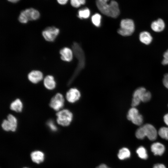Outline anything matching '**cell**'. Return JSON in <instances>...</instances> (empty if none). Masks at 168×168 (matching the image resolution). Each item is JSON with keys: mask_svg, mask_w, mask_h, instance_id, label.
<instances>
[{"mask_svg": "<svg viewBox=\"0 0 168 168\" xmlns=\"http://www.w3.org/2000/svg\"><path fill=\"white\" fill-rule=\"evenodd\" d=\"M109 0H96L97 7L103 14L113 18L117 17L120 13L118 3L112 0L108 3Z\"/></svg>", "mask_w": 168, "mask_h": 168, "instance_id": "1", "label": "cell"}, {"mask_svg": "<svg viewBox=\"0 0 168 168\" xmlns=\"http://www.w3.org/2000/svg\"><path fill=\"white\" fill-rule=\"evenodd\" d=\"M73 53L78 60V63L77 68L72 77V81L77 76L81 70L84 68L85 64V54L82 49L77 43L74 42L72 46Z\"/></svg>", "mask_w": 168, "mask_h": 168, "instance_id": "2", "label": "cell"}, {"mask_svg": "<svg viewBox=\"0 0 168 168\" xmlns=\"http://www.w3.org/2000/svg\"><path fill=\"white\" fill-rule=\"evenodd\" d=\"M39 12L33 8L26 9L20 13L18 20L22 24H26L29 21H35L38 19L40 17Z\"/></svg>", "mask_w": 168, "mask_h": 168, "instance_id": "3", "label": "cell"}, {"mask_svg": "<svg viewBox=\"0 0 168 168\" xmlns=\"http://www.w3.org/2000/svg\"><path fill=\"white\" fill-rule=\"evenodd\" d=\"M135 30V25L133 20L129 19L122 20L120 23V28L118 33L123 36H128L132 34Z\"/></svg>", "mask_w": 168, "mask_h": 168, "instance_id": "4", "label": "cell"}, {"mask_svg": "<svg viewBox=\"0 0 168 168\" xmlns=\"http://www.w3.org/2000/svg\"><path fill=\"white\" fill-rule=\"evenodd\" d=\"M58 123L63 126H68L72 122L73 118L72 113L69 110L63 109L56 113Z\"/></svg>", "mask_w": 168, "mask_h": 168, "instance_id": "5", "label": "cell"}, {"mask_svg": "<svg viewBox=\"0 0 168 168\" xmlns=\"http://www.w3.org/2000/svg\"><path fill=\"white\" fill-rule=\"evenodd\" d=\"M59 30L54 26H49L42 31V34L44 39L50 42L54 41L59 33Z\"/></svg>", "mask_w": 168, "mask_h": 168, "instance_id": "6", "label": "cell"}, {"mask_svg": "<svg viewBox=\"0 0 168 168\" xmlns=\"http://www.w3.org/2000/svg\"><path fill=\"white\" fill-rule=\"evenodd\" d=\"M64 100L63 96L58 93L51 99L49 105L54 110L58 111L64 106Z\"/></svg>", "mask_w": 168, "mask_h": 168, "instance_id": "7", "label": "cell"}, {"mask_svg": "<svg viewBox=\"0 0 168 168\" xmlns=\"http://www.w3.org/2000/svg\"><path fill=\"white\" fill-rule=\"evenodd\" d=\"M146 137L151 141H154L157 138L158 133L155 127L152 125L147 124L142 126Z\"/></svg>", "mask_w": 168, "mask_h": 168, "instance_id": "8", "label": "cell"}, {"mask_svg": "<svg viewBox=\"0 0 168 168\" xmlns=\"http://www.w3.org/2000/svg\"><path fill=\"white\" fill-rule=\"evenodd\" d=\"M81 96L79 91L77 88H73L70 89L66 94V98L70 103H74L78 100Z\"/></svg>", "mask_w": 168, "mask_h": 168, "instance_id": "9", "label": "cell"}, {"mask_svg": "<svg viewBox=\"0 0 168 168\" xmlns=\"http://www.w3.org/2000/svg\"><path fill=\"white\" fill-rule=\"evenodd\" d=\"M73 52V51L68 48H62L59 51L61 59L64 61L70 62L72 59Z\"/></svg>", "mask_w": 168, "mask_h": 168, "instance_id": "10", "label": "cell"}, {"mask_svg": "<svg viewBox=\"0 0 168 168\" xmlns=\"http://www.w3.org/2000/svg\"><path fill=\"white\" fill-rule=\"evenodd\" d=\"M29 80L33 83H37L41 81L43 78L42 73L39 70H33L28 75Z\"/></svg>", "mask_w": 168, "mask_h": 168, "instance_id": "11", "label": "cell"}, {"mask_svg": "<svg viewBox=\"0 0 168 168\" xmlns=\"http://www.w3.org/2000/svg\"><path fill=\"white\" fill-rule=\"evenodd\" d=\"M151 150L155 155L161 156L163 154L165 151L164 146L159 142H154L151 147Z\"/></svg>", "mask_w": 168, "mask_h": 168, "instance_id": "12", "label": "cell"}, {"mask_svg": "<svg viewBox=\"0 0 168 168\" xmlns=\"http://www.w3.org/2000/svg\"><path fill=\"white\" fill-rule=\"evenodd\" d=\"M152 29L156 32H160L163 31L165 27V23L163 20L159 18L153 21L151 24Z\"/></svg>", "mask_w": 168, "mask_h": 168, "instance_id": "13", "label": "cell"}, {"mask_svg": "<svg viewBox=\"0 0 168 168\" xmlns=\"http://www.w3.org/2000/svg\"><path fill=\"white\" fill-rule=\"evenodd\" d=\"M44 84L48 89L52 90L55 88L56 82L54 77L51 75L47 76L44 79Z\"/></svg>", "mask_w": 168, "mask_h": 168, "instance_id": "14", "label": "cell"}, {"mask_svg": "<svg viewBox=\"0 0 168 168\" xmlns=\"http://www.w3.org/2000/svg\"><path fill=\"white\" fill-rule=\"evenodd\" d=\"M139 39L141 42L146 45L150 44L152 40L150 34L146 31H143L140 33Z\"/></svg>", "mask_w": 168, "mask_h": 168, "instance_id": "15", "label": "cell"}, {"mask_svg": "<svg viewBox=\"0 0 168 168\" xmlns=\"http://www.w3.org/2000/svg\"><path fill=\"white\" fill-rule=\"evenodd\" d=\"M30 155L32 161L34 162L39 164L44 161V155L41 151H34L31 153Z\"/></svg>", "mask_w": 168, "mask_h": 168, "instance_id": "16", "label": "cell"}, {"mask_svg": "<svg viewBox=\"0 0 168 168\" xmlns=\"http://www.w3.org/2000/svg\"><path fill=\"white\" fill-rule=\"evenodd\" d=\"M22 107V104L21 100L18 99L13 101L10 105L11 109L17 112H21Z\"/></svg>", "mask_w": 168, "mask_h": 168, "instance_id": "17", "label": "cell"}, {"mask_svg": "<svg viewBox=\"0 0 168 168\" xmlns=\"http://www.w3.org/2000/svg\"><path fill=\"white\" fill-rule=\"evenodd\" d=\"M130 155L129 150L128 148L123 147L119 151L118 157L120 160H123L129 158Z\"/></svg>", "mask_w": 168, "mask_h": 168, "instance_id": "18", "label": "cell"}, {"mask_svg": "<svg viewBox=\"0 0 168 168\" xmlns=\"http://www.w3.org/2000/svg\"><path fill=\"white\" fill-rule=\"evenodd\" d=\"M139 114L138 110L135 107H132L128 110L127 114V119L132 121Z\"/></svg>", "mask_w": 168, "mask_h": 168, "instance_id": "19", "label": "cell"}, {"mask_svg": "<svg viewBox=\"0 0 168 168\" xmlns=\"http://www.w3.org/2000/svg\"><path fill=\"white\" fill-rule=\"evenodd\" d=\"M90 14V10L87 7L80 9L78 12L77 16L80 19H87L88 18Z\"/></svg>", "mask_w": 168, "mask_h": 168, "instance_id": "20", "label": "cell"}, {"mask_svg": "<svg viewBox=\"0 0 168 168\" xmlns=\"http://www.w3.org/2000/svg\"><path fill=\"white\" fill-rule=\"evenodd\" d=\"M136 153L138 156L143 159H146L148 157L147 151L145 148L141 146L138 147L136 150Z\"/></svg>", "mask_w": 168, "mask_h": 168, "instance_id": "21", "label": "cell"}, {"mask_svg": "<svg viewBox=\"0 0 168 168\" xmlns=\"http://www.w3.org/2000/svg\"><path fill=\"white\" fill-rule=\"evenodd\" d=\"M7 120L9 122L12 127V131H15L17 126V120L16 118L12 115L9 114L7 116Z\"/></svg>", "mask_w": 168, "mask_h": 168, "instance_id": "22", "label": "cell"}, {"mask_svg": "<svg viewBox=\"0 0 168 168\" xmlns=\"http://www.w3.org/2000/svg\"><path fill=\"white\" fill-rule=\"evenodd\" d=\"M101 16L99 13H96L91 17V20L92 23L96 26H100L101 21Z\"/></svg>", "mask_w": 168, "mask_h": 168, "instance_id": "23", "label": "cell"}, {"mask_svg": "<svg viewBox=\"0 0 168 168\" xmlns=\"http://www.w3.org/2000/svg\"><path fill=\"white\" fill-rule=\"evenodd\" d=\"M158 133L162 138L168 140V127H163L159 130Z\"/></svg>", "mask_w": 168, "mask_h": 168, "instance_id": "24", "label": "cell"}, {"mask_svg": "<svg viewBox=\"0 0 168 168\" xmlns=\"http://www.w3.org/2000/svg\"><path fill=\"white\" fill-rule=\"evenodd\" d=\"M135 136L137 138L139 139H143L146 137L142 126L137 130L135 133Z\"/></svg>", "mask_w": 168, "mask_h": 168, "instance_id": "25", "label": "cell"}, {"mask_svg": "<svg viewBox=\"0 0 168 168\" xmlns=\"http://www.w3.org/2000/svg\"><path fill=\"white\" fill-rule=\"evenodd\" d=\"M86 0H70L71 5L76 8L79 7L81 5L85 4Z\"/></svg>", "mask_w": 168, "mask_h": 168, "instance_id": "26", "label": "cell"}, {"mask_svg": "<svg viewBox=\"0 0 168 168\" xmlns=\"http://www.w3.org/2000/svg\"><path fill=\"white\" fill-rule=\"evenodd\" d=\"M2 128L6 131H12V128L9 122L7 119H5L3 121L2 124Z\"/></svg>", "mask_w": 168, "mask_h": 168, "instance_id": "27", "label": "cell"}, {"mask_svg": "<svg viewBox=\"0 0 168 168\" xmlns=\"http://www.w3.org/2000/svg\"><path fill=\"white\" fill-rule=\"evenodd\" d=\"M132 122L135 125L138 126L141 125L143 122V118L142 115L139 114Z\"/></svg>", "mask_w": 168, "mask_h": 168, "instance_id": "28", "label": "cell"}, {"mask_svg": "<svg viewBox=\"0 0 168 168\" xmlns=\"http://www.w3.org/2000/svg\"><path fill=\"white\" fill-rule=\"evenodd\" d=\"M151 98V93L148 91H146L143 94L141 99V101L146 102L148 101Z\"/></svg>", "mask_w": 168, "mask_h": 168, "instance_id": "29", "label": "cell"}, {"mask_svg": "<svg viewBox=\"0 0 168 168\" xmlns=\"http://www.w3.org/2000/svg\"><path fill=\"white\" fill-rule=\"evenodd\" d=\"M164 59L162 61V64L163 65L168 64V49L164 53Z\"/></svg>", "mask_w": 168, "mask_h": 168, "instance_id": "30", "label": "cell"}, {"mask_svg": "<svg viewBox=\"0 0 168 168\" xmlns=\"http://www.w3.org/2000/svg\"><path fill=\"white\" fill-rule=\"evenodd\" d=\"M47 124L52 130L56 131L57 130V127L53 121L51 120L49 121L48 122Z\"/></svg>", "mask_w": 168, "mask_h": 168, "instance_id": "31", "label": "cell"}, {"mask_svg": "<svg viewBox=\"0 0 168 168\" xmlns=\"http://www.w3.org/2000/svg\"><path fill=\"white\" fill-rule=\"evenodd\" d=\"M163 83L164 86L168 89V73L164 75L163 79Z\"/></svg>", "mask_w": 168, "mask_h": 168, "instance_id": "32", "label": "cell"}, {"mask_svg": "<svg viewBox=\"0 0 168 168\" xmlns=\"http://www.w3.org/2000/svg\"><path fill=\"white\" fill-rule=\"evenodd\" d=\"M153 168H166L164 165L161 164H157L155 165Z\"/></svg>", "mask_w": 168, "mask_h": 168, "instance_id": "33", "label": "cell"}, {"mask_svg": "<svg viewBox=\"0 0 168 168\" xmlns=\"http://www.w3.org/2000/svg\"><path fill=\"white\" fill-rule=\"evenodd\" d=\"M163 119L165 124L168 126V113L166 114L164 116Z\"/></svg>", "mask_w": 168, "mask_h": 168, "instance_id": "34", "label": "cell"}, {"mask_svg": "<svg viewBox=\"0 0 168 168\" xmlns=\"http://www.w3.org/2000/svg\"><path fill=\"white\" fill-rule=\"evenodd\" d=\"M68 0H57L58 3L62 5L66 4Z\"/></svg>", "mask_w": 168, "mask_h": 168, "instance_id": "35", "label": "cell"}, {"mask_svg": "<svg viewBox=\"0 0 168 168\" xmlns=\"http://www.w3.org/2000/svg\"><path fill=\"white\" fill-rule=\"evenodd\" d=\"M96 168H109L105 164H101L97 167Z\"/></svg>", "mask_w": 168, "mask_h": 168, "instance_id": "36", "label": "cell"}, {"mask_svg": "<svg viewBox=\"0 0 168 168\" xmlns=\"http://www.w3.org/2000/svg\"><path fill=\"white\" fill-rule=\"evenodd\" d=\"M8 1L16 3L19 1L20 0H7Z\"/></svg>", "mask_w": 168, "mask_h": 168, "instance_id": "37", "label": "cell"}, {"mask_svg": "<svg viewBox=\"0 0 168 168\" xmlns=\"http://www.w3.org/2000/svg\"></svg>", "mask_w": 168, "mask_h": 168, "instance_id": "38", "label": "cell"}]
</instances>
